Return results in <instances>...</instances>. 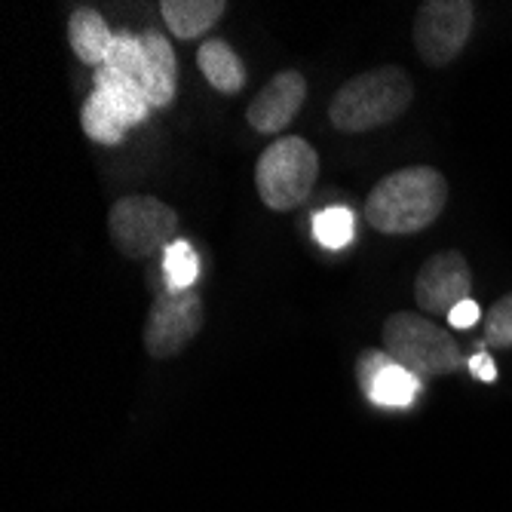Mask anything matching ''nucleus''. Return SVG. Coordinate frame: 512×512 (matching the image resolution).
<instances>
[{"label":"nucleus","instance_id":"nucleus-1","mask_svg":"<svg viewBox=\"0 0 512 512\" xmlns=\"http://www.w3.org/2000/svg\"><path fill=\"white\" fill-rule=\"evenodd\" d=\"M448 203V181L433 166H408L390 172L371 188L365 221L381 234L405 237L427 230Z\"/></svg>","mask_w":512,"mask_h":512},{"label":"nucleus","instance_id":"nucleus-2","mask_svg":"<svg viewBox=\"0 0 512 512\" xmlns=\"http://www.w3.org/2000/svg\"><path fill=\"white\" fill-rule=\"evenodd\" d=\"M414 99L411 77L396 68H371L350 77L332 99L329 120L338 132H368L378 126L396 123Z\"/></svg>","mask_w":512,"mask_h":512},{"label":"nucleus","instance_id":"nucleus-3","mask_svg":"<svg viewBox=\"0 0 512 512\" xmlns=\"http://www.w3.org/2000/svg\"><path fill=\"white\" fill-rule=\"evenodd\" d=\"M319 175L316 151L298 135L276 138V142L258 157L255 166V188L267 209L273 212H292L301 206Z\"/></svg>","mask_w":512,"mask_h":512},{"label":"nucleus","instance_id":"nucleus-4","mask_svg":"<svg viewBox=\"0 0 512 512\" xmlns=\"http://www.w3.org/2000/svg\"><path fill=\"white\" fill-rule=\"evenodd\" d=\"M384 350L417 378H439L460 368L457 341L417 313H393L384 322Z\"/></svg>","mask_w":512,"mask_h":512},{"label":"nucleus","instance_id":"nucleus-5","mask_svg":"<svg viewBox=\"0 0 512 512\" xmlns=\"http://www.w3.org/2000/svg\"><path fill=\"white\" fill-rule=\"evenodd\" d=\"M175 230V209L151 194L123 197L108 212V237L114 249L132 261H145L157 252H166L175 243Z\"/></svg>","mask_w":512,"mask_h":512},{"label":"nucleus","instance_id":"nucleus-6","mask_svg":"<svg viewBox=\"0 0 512 512\" xmlns=\"http://www.w3.org/2000/svg\"><path fill=\"white\" fill-rule=\"evenodd\" d=\"M476 25L470 0H427L414 16V50L430 68L451 65L467 46Z\"/></svg>","mask_w":512,"mask_h":512},{"label":"nucleus","instance_id":"nucleus-7","mask_svg":"<svg viewBox=\"0 0 512 512\" xmlns=\"http://www.w3.org/2000/svg\"><path fill=\"white\" fill-rule=\"evenodd\" d=\"M203 329V301L191 292H166L145 319V350L154 359H172Z\"/></svg>","mask_w":512,"mask_h":512},{"label":"nucleus","instance_id":"nucleus-8","mask_svg":"<svg viewBox=\"0 0 512 512\" xmlns=\"http://www.w3.org/2000/svg\"><path fill=\"white\" fill-rule=\"evenodd\" d=\"M473 295V273L460 252H439L433 255L414 279V301L427 313H451L460 301Z\"/></svg>","mask_w":512,"mask_h":512},{"label":"nucleus","instance_id":"nucleus-9","mask_svg":"<svg viewBox=\"0 0 512 512\" xmlns=\"http://www.w3.org/2000/svg\"><path fill=\"white\" fill-rule=\"evenodd\" d=\"M307 99V80L298 71H279L270 77L258 96L246 108V120L255 132H283L298 117L301 105Z\"/></svg>","mask_w":512,"mask_h":512},{"label":"nucleus","instance_id":"nucleus-10","mask_svg":"<svg viewBox=\"0 0 512 512\" xmlns=\"http://www.w3.org/2000/svg\"><path fill=\"white\" fill-rule=\"evenodd\" d=\"M142 40V50H145V68H148V102L151 108H166L175 99V89H178V59L172 43L166 40V34L160 31H142L138 34Z\"/></svg>","mask_w":512,"mask_h":512},{"label":"nucleus","instance_id":"nucleus-11","mask_svg":"<svg viewBox=\"0 0 512 512\" xmlns=\"http://www.w3.org/2000/svg\"><path fill=\"white\" fill-rule=\"evenodd\" d=\"M96 86H92V92H99V96L123 117V123L132 129L138 123H145L148 114L154 111L148 96H145V89L138 86L135 80L111 71V68H96V80H92Z\"/></svg>","mask_w":512,"mask_h":512},{"label":"nucleus","instance_id":"nucleus-12","mask_svg":"<svg viewBox=\"0 0 512 512\" xmlns=\"http://www.w3.org/2000/svg\"><path fill=\"white\" fill-rule=\"evenodd\" d=\"M224 10H227L224 0H163L160 4L166 28L181 40L212 31L221 22Z\"/></svg>","mask_w":512,"mask_h":512},{"label":"nucleus","instance_id":"nucleus-13","mask_svg":"<svg viewBox=\"0 0 512 512\" xmlns=\"http://www.w3.org/2000/svg\"><path fill=\"white\" fill-rule=\"evenodd\" d=\"M197 65L203 71V77L209 80L212 89L224 92V96H234V92H240L246 86V65L243 59L230 50V43L212 37L200 46L197 53Z\"/></svg>","mask_w":512,"mask_h":512},{"label":"nucleus","instance_id":"nucleus-14","mask_svg":"<svg viewBox=\"0 0 512 512\" xmlns=\"http://www.w3.org/2000/svg\"><path fill=\"white\" fill-rule=\"evenodd\" d=\"M68 37H71V46L83 65H92V68L105 65L108 50L114 43V31L105 25V19L96 10H86V7L74 10V16L68 22Z\"/></svg>","mask_w":512,"mask_h":512},{"label":"nucleus","instance_id":"nucleus-15","mask_svg":"<svg viewBox=\"0 0 512 512\" xmlns=\"http://www.w3.org/2000/svg\"><path fill=\"white\" fill-rule=\"evenodd\" d=\"M80 126H83V135L89 142L96 145H123L126 135H129V126L123 123V117L99 96V92H89V99L83 102V111H80Z\"/></svg>","mask_w":512,"mask_h":512},{"label":"nucleus","instance_id":"nucleus-16","mask_svg":"<svg viewBox=\"0 0 512 512\" xmlns=\"http://www.w3.org/2000/svg\"><path fill=\"white\" fill-rule=\"evenodd\" d=\"M417 390H421V378L411 375L399 362H390L371 384L368 399L381 408H408L417 399Z\"/></svg>","mask_w":512,"mask_h":512},{"label":"nucleus","instance_id":"nucleus-17","mask_svg":"<svg viewBox=\"0 0 512 512\" xmlns=\"http://www.w3.org/2000/svg\"><path fill=\"white\" fill-rule=\"evenodd\" d=\"M163 273H166V286L172 295L178 292H191L200 273V258L194 252V246L188 240H175L166 252H163Z\"/></svg>","mask_w":512,"mask_h":512},{"label":"nucleus","instance_id":"nucleus-18","mask_svg":"<svg viewBox=\"0 0 512 512\" xmlns=\"http://www.w3.org/2000/svg\"><path fill=\"white\" fill-rule=\"evenodd\" d=\"M356 234V218L347 206H329L313 215V237L325 249H344Z\"/></svg>","mask_w":512,"mask_h":512},{"label":"nucleus","instance_id":"nucleus-19","mask_svg":"<svg viewBox=\"0 0 512 512\" xmlns=\"http://www.w3.org/2000/svg\"><path fill=\"white\" fill-rule=\"evenodd\" d=\"M485 347H512V292L491 304V310L485 313Z\"/></svg>","mask_w":512,"mask_h":512},{"label":"nucleus","instance_id":"nucleus-20","mask_svg":"<svg viewBox=\"0 0 512 512\" xmlns=\"http://www.w3.org/2000/svg\"><path fill=\"white\" fill-rule=\"evenodd\" d=\"M393 362V356L387 350H362L359 359H356V381H359V390L368 396L371 384L381 375V371Z\"/></svg>","mask_w":512,"mask_h":512},{"label":"nucleus","instance_id":"nucleus-21","mask_svg":"<svg viewBox=\"0 0 512 512\" xmlns=\"http://www.w3.org/2000/svg\"><path fill=\"white\" fill-rule=\"evenodd\" d=\"M482 319V310L479 304L470 298V301H460L451 313H448V322H451V329H473V325Z\"/></svg>","mask_w":512,"mask_h":512},{"label":"nucleus","instance_id":"nucleus-22","mask_svg":"<svg viewBox=\"0 0 512 512\" xmlns=\"http://www.w3.org/2000/svg\"><path fill=\"white\" fill-rule=\"evenodd\" d=\"M470 371H473V378L476 381H485V384H494L497 381V365H494V359L488 356V353H476V356H470Z\"/></svg>","mask_w":512,"mask_h":512}]
</instances>
